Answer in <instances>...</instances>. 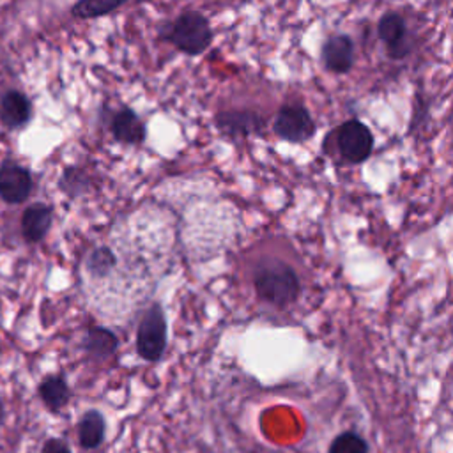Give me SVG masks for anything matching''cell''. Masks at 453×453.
<instances>
[{
	"mask_svg": "<svg viewBox=\"0 0 453 453\" xmlns=\"http://www.w3.org/2000/svg\"><path fill=\"white\" fill-rule=\"evenodd\" d=\"M253 287L260 299L274 306L292 304L301 292L296 271L285 264H269L260 267L253 276Z\"/></svg>",
	"mask_w": 453,
	"mask_h": 453,
	"instance_id": "cell-1",
	"label": "cell"
},
{
	"mask_svg": "<svg viewBox=\"0 0 453 453\" xmlns=\"http://www.w3.org/2000/svg\"><path fill=\"white\" fill-rule=\"evenodd\" d=\"M163 37L186 55H200L211 46L212 30L202 12L184 11L163 30Z\"/></svg>",
	"mask_w": 453,
	"mask_h": 453,
	"instance_id": "cell-2",
	"label": "cell"
},
{
	"mask_svg": "<svg viewBox=\"0 0 453 453\" xmlns=\"http://www.w3.org/2000/svg\"><path fill=\"white\" fill-rule=\"evenodd\" d=\"M166 349V317L159 303H154L142 317L136 329V352L145 361H159Z\"/></svg>",
	"mask_w": 453,
	"mask_h": 453,
	"instance_id": "cell-3",
	"label": "cell"
},
{
	"mask_svg": "<svg viewBox=\"0 0 453 453\" xmlns=\"http://www.w3.org/2000/svg\"><path fill=\"white\" fill-rule=\"evenodd\" d=\"M336 145L345 161L363 163L373 150V134L366 124L357 119H350L338 127Z\"/></svg>",
	"mask_w": 453,
	"mask_h": 453,
	"instance_id": "cell-4",
	"label": "cell"
},
{
	"mask_svg": "<svg viewBox=\"0 0 453 453\" xmlns=\"http://www.w3.org/2000/svg\"><path fill=\"white\" fill-rule=\"evenodd\" d=\"M273 129L281 140L301 143L315 134V122L303 104H285L280 108Z\"/></svg>",
	"mask_w": 453,
	"mask_h": 453,
	"instance_id": "cell-5",
	"label": "cell"
},
{
	"mask_svg": "<svg viewBox=\"0 0 453 453\" xmlns=\"http://www.w3.org/2000/svg\"><path fill=\"white\" fill-rule=\"evenodd\" d=\"M377 34L391 58H403L409 53L407 25L398 12H386L377 23Z\"/></svg>",
	"mask_w": 453,
	"mask_h": 453,
	"instance_id": "cell-6",
	"label": "cell"
},
{
	"mask_svg": "<svg viewBox=\"0 0 453 453\" xmlns=\"http://www.w3.org/2000/svg\"><path fill=\"white\" fill-rule=\"evenodd\" d=\"M322 64L333 73H347L354 65V41L347 34H334L322 44Z\"/></svg>",
	"mask_w": 453,
	"mask_h": 453,
	"instance_id": "cell-7",
	"label": "cell"
},
{
	"mask_svg": "<svg viewBox=\"0 0 453 453\" xmlns=\"http://www.w3.org/2000/svg\"><path fill=\"white\" fill-rule=\"evenodd\" d=\"M32 191V177L19 165H4L0 168V196L9 203L23 202Z\"/></svg>",
	"mask_w": 453,
	"mask_h": 453,
	"instance_id": "cell-8",
	"label": "cell"
},
{
	"mask_svg": "<svg viewBox=\"0 0 453 453\" xmlns=\"http://www.w3.org/2000/svg\"><path fill=\"white\" fill-rule=\"evenodd\" d=\"M216 126L228 136H248L262 131L264 119L255 111L228 110L216 115Z\"/></svg>",
	"mask_w": 453,
	"mask_h": 453,
	"instance_id": "cell-9",
	"label": "cell"
},
{
	"mask_svg": "<svg viewBox=\"0 0 453 453\" xmlns=\"http://www.w3.org/2000/svg\"><path fill=\"white\" fill-rule=\"evenodd\" d=\"M110 129L117 142L129 145H140L147 134L143 120L131 108H122L115 111L110 122Z\"/></svg>",
	"mask_w": 453,
	"mask_h": 453,
	"instance_id": "cell-10",
	"label": "cell"
},
{
	"mask_svg": "<svg viewBox=\"0 0 453 453\" xmlns=\"http://www.w3.org/2000/svg\"><path fill=\"white\" fill-rule=\"evenodd\" d=\"M51 225V209L44 203H34L28 209H25L23 218H21V228L23 235L30 242L41 241Z\"/></svg>",
	"mask_w": 453,
	"mask_h": 453,
	"instance_id": "cell-11",
	"label": "cell"
},
{
	"mask_svg": "<svg viewBox=\"0 0 453 453\" xmlns=\"http://www.w3.org/2000/svg\"><path fill=\"white\" fill-rule=\"evenodd\" d=\"M0 119L7 127H19L30 119V101L25 94L11 90L2 97Z\"/></svg>",
	"mask_w": 453,
	"mask_h": 453,
	"instance_id": "cell-12",
	"label": "cell"
},
{
	"mask_svg": "<svg viewBox=\"0 0 453 453\" xmlns=\"http://www.w3.org/2000/svg\"><path fill=\"white\" fill-rule=\"evenodd\" d=\"M104 418L99 411H87L78 423V441L85 449H94L104 441Z\"/></svg>",
	"mask_w": 453,
	"mask_h": 453,
	"instance_id": "cell-13",
	"label": "cell"
},
{
	"mask_svg": "<svg viewBox=\"0 0 453 453\" xmlns=\"http://www.w3.org/2000/svg\"><path fill=\"white\" fill-rule=\"evenodd\" d=\"M39 396L51 411H58L69 400L67 382L60 375H50L39 384Z\"/></svg>",
	"mask_w": 453,
	"mask_h": 453,
	"instance_id": "cell-14",
	"label": "cell"
},
{
	"mask_svg": "<svg viewBox=\"0 0 453 453\" xmlns=\"http://www.w3.org/2000/svg\"><path fill=\"white\" fill-rule=\"evenodd\" d=\"M85 349L94 357H110L117 349V336L104 327H92L85 336Z\"/></svg>",
	"mask_w": 453,
	"mask_h": 453,
	"instance_id": "cell-15",
	"label": "cell"
},
{
	"mask_svg": "<svg viewBox=\"0 0 453 453\" xmlns=\"http://www.w3.org/2000/svg\"><path fill=\"white\" fill-rule=\"evenodd\" d=\"M122 5H124L122 0H83L74 4L71 12L76 18H97V16L113 12Z\"/></svg>",
	"mask_w": 453,
	"mask_h": 453,
	"instance_id": "cell-16",
	"label": "cell"
},
{
	"mask_svg": "<svg viewBox=\"0 0 453 453\" xmlns=\"http://www.w3.org/2000/svg\"><path fill=\"white\" fill-rule=\"evenodd\" d=\"M329 453H368V444L359 434L343 432L334 437Z\"/></svg>",
	"mask_w": 453,
	"mask_h": 453,
	"instance_id": "cell-17",
	"label": "cell"
},
{
	"mask_svg": "<svg viewBox=\"0 0 453 453\" xmlns=\"http://www.w3.org/2000/svg\"><path fill=\"white\" fill-rule=\"evenodd\" d=\"M41 453H73L67 442L62 439H48L41 449Z\"/></svg>",
	"mask_w": 453,
	"mask_h": 453,
	"instance_id": "cell-18",
	"label": "cell"
},
{
	"mask_svg": "<svg viewBox=\"0 0 453 453\" xmlns=\"http://www.w3.org/2000/svg\"><path fill=\"white\" fill-rule=\"evenodd\" d=\"M2 419H4V407H2V400H0V425H2Z\"/></svg>",
	"mask_w": 453,
	"mask_h": 453,
	"instance_id": "cell-19",
	"label": "cell"
}]
</instances>
